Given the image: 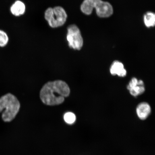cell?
<instances>
[{"label": "cell", "instance_id": "cell-1", "mask_svg": "<svg viewBox=\"0 0 155 155\" xmlns=\"http://www.w3.org/2000/svg\"><path fill=\"white\" fill-rule=\"evenodd\" d=\"M70 94V89L64 81H50L42 87L40 92V98L46 105H57L62 104L65 98L68 97Z\"/></svg>", "mask_w": 155, "mask_h": 155}, {"label": "cell", "instance_id": "cell-2", "mask_svg": "<svg viewBox=\"0 0 155 155\" xmlns=\"http://www.w3.org/2000/svg\"><path fill=\"white\" fill-rule=\"evenodd\" d=\"M20 108V102L16 97L8 93L0 98V113L4 121L10 122L15 119Z\"/></svg>", "mask_w": 155, "mask_h": 155}, {"label": "cell", "instance_id": "cell-3", "mask_svg": "<svg viewBox=\"0 0 155 155\" xmlns=\"http://www.w3.org/2000/svg\"><path fill=\"white\" fill-rule=\"evenodd\" d=\"M95 9L99 17L105 18L111 16L113 12L112 5L101 0H84L81 5V10L84 14L90 15Z\"/></svg>", "mask_w": 155, "mask_h": 155}, {"label": "cell", "instance_id": "cell-4", "mask_svg": "<svg viewBox=\"0 0 155 155\" xmlns=\"http://www.w3.org/2000/svg\"><path fill=\"white\" fill-rule=\"evenodd\" d=\"M45 18L50 27L53 28L63 26L66 22L67 15L61 6L48 8L45 12Z\"/></svg>", "mask_w": 155, "mask_h": 155}, {"label": "cell", "instance_id": "cell-5", "mask_svg": "<svg viewBox=\"0 0 155 155\" xmlns=\"http://www.w3.org/2000/svg\"><path fill=\"white\" fill-rule=\"evenodd\" d=\"M67 39L71 48L80 50L82 47L83 39L80 31L76 25H71L68 27Z\"/></svg>", "mask_w": 155, "mask_h": 155}, {"label": "cell", "instance_id": "cell-6", "mask_svg": "<svg viewBox=\"0 0 155 155\" xmlns=\"http://www.w3.org/2000/svg\"><path fill=\"white\" fill-rule=\"evenodd\" d=\"M127 88L131 95L134 97L142 94L145 90L143 81H138L135 78L132 79L127 86Z\"/></svg>", "mask_w": 155, "mask_h": 155}, {"label": "cell", "instance_id": "cell-7", "mask_svg": "<svg viewBox=\"0 0 155 155\" xmlns=\"http://www.w3.org/2000/svg\"><path fill=\"white\" fill-rule=\"evenodd\" d=\"M137 116L141 120L146 119L151 112V108L149 104L142 102L137 106L136 110Z\"/></svg>", "mask_w": 155, "mask_h": 155}, {"label": "cell", "instance_id": "cell-8", "mask_svg": "<svg viewBox=\"0 0 155 155\" xmlns=\"http://www.w3.org/2000/svg\"><path fill=\"white\" fill-rule=\"evenodd\" d=\"M110 71L112 75H117L120 77L125 76L127 73L123 64L117 61H115L112 63Z\"/></svg>", "mask_w": 155, "mask_h": 155}, {"label": "cell", "instance_id": "cell-9", "mask_svg": "<svg viewBox=\"0 0 155 155\" xmlns=\"http://www.w3.org/2000/svg\"><path fill=\"white\" fill-rule=\"evenodd\" d=\"M26 11V6L22 1H17L13 4L10 7L12 14L16 17L24 15Z\"/></svg>", "mask_w": 155, "mask_h": 155}, {"label": "cell", "instance_id": "cell-10", "mask_svg": "<svg viewBox=\"0 0 155 155\" xmlns=\"http://www.w3.org/2000/svg\"><path fill=\"white\" fill-rule=\"evenodd\" d=\"M144 22L148 28L154 27L155 24V15L152 12H148L144 15Z\"/></svg>", "mask_w": 155, "mask_h": 155}, {"label": "cell", "instance_id": "cell-11", "mask_svg": "<svg viewBox=\"0 0 155 155\" xmlns=\"http://www.w3.org/2000/svg\"><path fill=\"white\" fill-rule=\"evenodd\" d=\"M9 40V37L7 33L4 31L0 30V47L4 48L6 46Z\"/></svg>", "mask_w": 155, "mask_h": 155}, {"label": "cell", "instance_id": "cell-12", "mask_svg": "<svg viewBox=\"0 0 155 155\" xmlns=\"http://www.w3.org/2000/svg\"><path fill=\"white\" fill-rule=\"evenodd\" d=\"M76 116L72 112H68L65 113L64 116V119L65 121L69 124H72L76 120Z\"/></svg>", "mask_w": 155, "mask_h": 155}]
</instances>
